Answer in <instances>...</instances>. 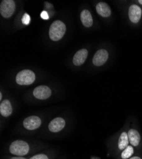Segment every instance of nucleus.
I'll return each instance as SVG.
<instances>
[{
	"label": "nucleus",
	"mask_w": 142,
	"mask_h": 159,
	"mask_svg": "<svg viewBox=\"0 0 142 159\" xmlns=\"http://www.w3.org/2000/svg\"><path fill=\"white\" fill-rule=\"evenodd\" d=\"M130 142L128 138V135L126 132H123L121 134L119 142H118V147L119 150H124L128 146V143Z\"/></svg>",
	"instance_id": "15"
},
{
	"label": "nucleus",
	"mask_w": 142,
	"mask_h": 159,
	"mask_svg": "<svg viewBox=\"0 0 142 159\" xmlns=\"http://www.w3.org/2000/svg\"><path fill=\"white\" fill-rule=\"evenodd\" d=\"M66 122L62 118L58 117L53 119L48 124V129L53 132H58L65 127Z\"/></svg>",
	"instance_id": "8"
},
{
	"label": "nucleus",
	"mask_w": 142,
	"mask_h": 159,
	"mask_svg": "<svg viewBox=\"0 0 142 159\" xmlns=\"http://www.w3.org/2000/svg\"><path fill=\"white\" fill-rule=\"evenodd\" d=\"M9 150L11 154L21 157L28 153L30 146L24 141L16 140L10 144Z\"/></svg>",
	"instance_id": "2"
},
{
	"label": "nucleus",
	"mask_w": 142,
	"mask_h": 159,
	"mask_svg": "<svg viewBox=\"0 0 142 159\" xmlns=\"http://www.w3.org/2000/svg\"><path fill=\"white\" fill-rule=\"evenodd\" d=\"M133 153L134 150L132 146L128 145L126 148H125L122 153H121V157L122 159H127L133 155Z\"/></svg>",
	"instance_id": "16"
},
{
	"label": "nucleus",
	"mask_w": 142,
	"mask_h": 159,
	"mask_svg": "<svg viewBox=\"0 0 142 159\" xmlns=\"http://www.w3.org/2000/svg\"><path fill=\"white\" fill-rule=\"evenodd\" d=\"M141 9L140 7L136 5H131L130 8H129V18H130V20L133 23H137L139 22L141 19Z\"/></svg>",
	"instance_id": "9"
},
{
	"label": "nucleus",
	"mask_w": 142,
	"mask_h": 159,
	"mask_svg": "<svg viewBox=\"0 0 142 159\" xmlns=\"http://www.w3.org/2000/svg\"><path fill=\"white\" fill-rule=\"evenodd\" d=\"M12 113V107L10 102L8 99L3 101L0 104V113L5 117H8Z\"/></svg>",
	"instance_id": "13"
},
{
	"label": "nucleus",
	"mask_w": 142,
	"mask_h": 159,
	"mask_svg": "<svg viewBox=\"0 0 142 159\" xmlns=\"http://www.w3.org/2000/svg\"><path fill=\"white\" fill-rule=\"evenodd\" d=\"M66 25L62 21L56 20L51 24L49 29L50 38L53 41H59L66 32Z\"/></svg>",
	"instance_id": "1"
},
{
	"label": "nucleus",
	"mask_w": 142,
	"mask_h": 159,
	"mask_svg": "<svg viewBox=\"0 0 142 159\" xmlns=\"http://www.w3.org/2000/svg\"><path fill=\"white\" fill-rule=\"evenodd\" d=\"M108 58V52L105 49H100L94 54L93 59V62L96 66H101L107 61Z\"/></svg>",
	"instance_id": "7"
},
{
	"label": "nucleus",
	"mask_w": 142,
	"mask_h": 159,
	"mask_svg": "<svg viewBox=\"0 0 142 159\" xmlns=\"http://www.w3.org/2000/svg\"><path fill=\"white\" fill-rule=\"evenodd\" d=\"M80 19L83 25L86 28H90L93 24V19L91 12L87 10H84L81 12Z\"/></svg>",
	"instance_id": "12"
},
{
	"label": "nucleus",
	"mask_w": 142,
	"mask_h": 159,
	"mask_svg": "<svg viewBox=\"0 0 142 159\" xmlns=\"http://www.w3.org/2000/svg\"><path fill=\"white\" fill-rule=\"evenodd\" d=\"M98 14L103 17H108L111 15V9L108 4L104 2L98 3L96 7Z\"/></svg>",
	"instance_id": "11"
},
{
	"label": "nucleus",
	"mask_w": 142,
	"mask_h": 159,
	"mask_svg": "<svg viewBox=\"0 0 142 159\" xmlns=\"http://www.w3.org/2000/svg\"><path fill=\"white\" fill-rule=\"evenodd\" d=\"M41 17L44 19V20H47L49 19L48 17V13L45 11H43L42 13H41V15H40Z\"/></svg>",
	"instance_id": "19"
},
{
	"label": "nucleus",
	"mask_w": 142,
	"mask_h": 159,
	"mask_svg": "<svg viewBox=\"0 0 142 159\" xmlns=\"http://www.w3.org/2000/svg\"><path fill=\"white\" fill-rule=\"evenodd\" d=\"M52 94L51 89L45 85H40L36 87L33 90L34 96L38 99L45 100L50 98Z\"/></svg>",
	"instance_id": "5"
},
{
	"label": "nucleus",
	"mask_w": 142,
	"mask_h": 159,
	"mask_svg": "<svg viewBox=\"0 0 142 159\" xmlns=\"http://www.w3.org/2000/svg\"><path fill=\"white\" fill-rule=\"evenodd\" d=\"M42 124L41 119L37 116H31L25 119L23 122L24 127L28 130H35L39 128Z\"/></svg>",
	"instance_id": "6"
},
{
	"label": "nucleus",
	"mask_w": 142,
	"mask_h": 159,
	"mask_svg": "<svg viewBox=\"0 0 142 159\" xmlns=\"http://www.w3.org/2000/svg\"><path fill=\"white\" fill-rule=\"evenodd\" d=\"M10 159H25V158L21 157H11Z\"/></svg>",
	"instance_id": "20"
},
{
	"label": "nucleus",
	"mask_w": 142,
	"mask_h": 159,
	"mask_svg": "<svg viewBox=\"0 0 142 159\" xmlns=\"http://www.w3.org/2000/svg\"><path fill=\"white\" fill-rule=\"evenodd\" d=\"M128 138L130 143L134 146V147H136L138 146L140 142V135L139 132L135 130V129H130L129 130L128 133Z\"/></svg>",
	"instance_id": "14"
},
{
	"label": "nucleus",
	"mask_w": 142,
	"mask_h": 159,
	"mask_svg": "<svg viewBox=\"0 0 142 159\" xmlns=\"http://www.w3.org/2000/svg\"><path fill=\"white\" fill-rule=\"evenodd\" d=\"M30 159H48V158L45 154H38L33 156Z\"/></svg>",
	"instance_id": "18"
},
{
	"label": "nucleus",
	"mask_w": 142,
	"mask_h": 159,
	"mask_svg": "<svg viewBox=\"0 0 142 159\" xmlns=\"http://www.w3.org/2000/svg\"><path fill=\"white\" fill-rule=\"evenodd\" d=\"M138 2H139V3H140V4L142 5V0H139Z\"/></svg>",
	"instance_id": "22"
},
{
	"label": "nucleus",
	"mask_w": 142,
	"mask_h": 159,
	"mask_svg": "<svg viewBox=\"0 0 142 159\" xmlns=\"http://www.w3.org/2000/svg\"><path fill=\"white\" fill-rule=\"evenodd\" d=\"M31 18L30 16L28 14H24L22 18V22L24 25H28L30 22Z\"/></svg>",
	"instance_id": "17"
},
{
	"label": "nucleus",
	"mask_w": 142,
	"mask_h": 159,
	"mask_svg": "<svg viewBox=\"0 0 142 159\" xmlns=\"http://www.w3.org/2000/svg\"><path fill=\"white\" fill-rule=\"evenodd\" d=\"M2 94L1 93V94H0V100H2Z\"/></svg>",
	"instance_id": "23"
},
{
	"label": "nucleus",
	"mask_w": 142,
	"mask_h": 159,
	"mask_svg": "<svg viewBox=\"0 0 142 159\" xmlns=\"http://www.w3.org/2000/svg\"><path fill=\"white\" fill-rule=\"evenodd\" d=\"M130 159H141V158H140L139 157H131Z\"/></svg>",
	"instance_id": "21"
},
{
	"label": "nucleus",
	"mask_w": 142,
	"mask_h": 159,
	"mask_svg": "<svg viewBox=\"0 0 142 159\" xmlns=\"http://www.w3.org/2000/svg\"><path fill=\"white\" fill-rule=\"evenodd\" d=\"M88 56V51L85 49H81L76 52V54H75L73 59V62L75 66H80L82 65Z\"/></svg>",
	"instance_id": "10"
},
{
	"label": "nucleus",
	"mask_w": 142,
	"mask_h": 159,
	"mask_svg": "<svg viewBox=\"0 0 142 159\" xmlns=\"http://www.w3.org/2000/svg\"><path fill=\"white\" fill-rule=\"evenodd\" d=\"M16 4L13 0H4L0 5V13L5 18L10 17L15 11Z\"/></svg>",
	"instance_id": "4"
},
{
	"label": "nucleus",
	"mask_w": 142,
	"mask_h": 159,
	"mask_svg": "<svg viewBox=\"0 0 142 159\" xmlns=\"http://www.w3.org/2000/svg\"><path fill=\"white\" fill-rule=\"evenodd\" d=\"M35 80V75L30 70H24L20 71L16 76V82L20 85H29Z\"/></svg>",
	"instance_id": "3"
}]
</instances>
